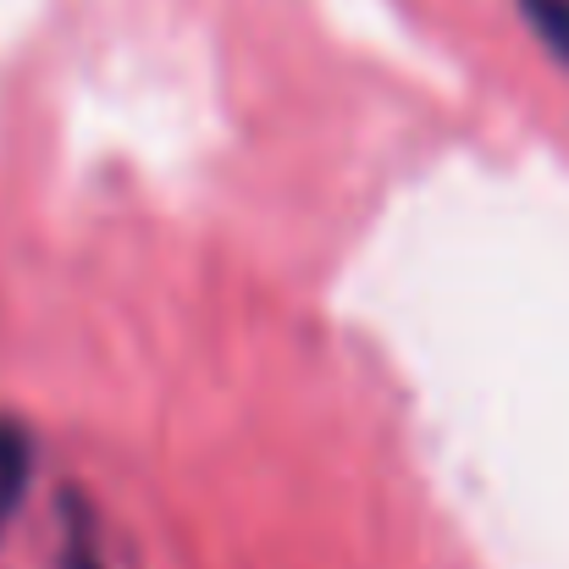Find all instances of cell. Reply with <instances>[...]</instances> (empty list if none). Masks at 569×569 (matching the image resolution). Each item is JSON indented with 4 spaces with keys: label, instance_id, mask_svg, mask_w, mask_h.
Masks as SVG:
<instances>
[{
    "label": "cell",
    "instance_id": "2",
    "mask_svg": "<svg viewBox=\"0 0 569 569\" xmlns=\"http://www.w3.org/2000/svg\"><path fill=\"white\" fill-rule=\"evenodd\" d=\"M520 11L537 28V39L569 67V0H520Z\"/></svg>",
    "mask_w": 569,
    "mask_h": 569
},
{
    "label": "cell",
    "instance_id": "1",
    "mask_svg": "<svg viewBox=\"0 0 569 569\" xmlns=\"http://www.w3.org/2000/svg\"><path fill=\"white\" fill-rule=\"evenodd\" d=\"M28 470H33V442L22 437V426L0 420V526L17 515L22 492H28Z\"/></svg>",
    "mask_w": 569,
    "mask_h": 569
},
{
    "label": "cell",
    "instance_id": "3",
    "mask_svg": "<svg viewBox=\"0 0 569 569\" xmlns=\"http://www.w3.org/2000/svg\"><path fill=\"white\" fill-rule=\"evenodd\" d=\"M67 569H94V559H89V553H72V565Z\"/></svg>",
    "mask_w": 569,
    "mask_h": 569
}]
</instances>
